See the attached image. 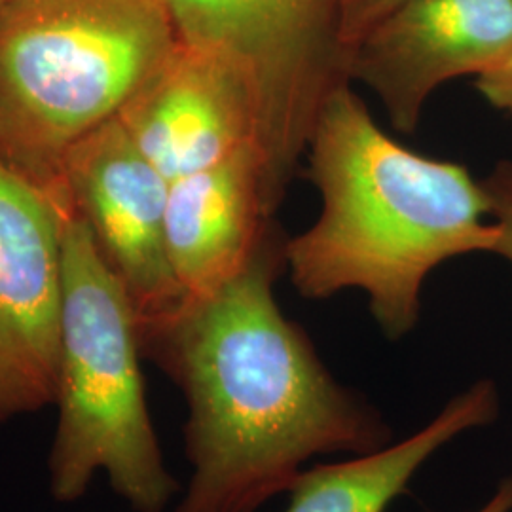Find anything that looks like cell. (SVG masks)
Segmentation results:
<instances>
[{
	"label": "cell",
	"mask_w": 512,
	"mask_h": 512,
	"mask_svg": "<svg viewBox=\"0 0 512 512\" xmlns=\"http://www.w3.org/2000/svg\"><path fill=\"white\" fill-rule=\"evenodd\" d=\"M476 90L494 109L512 118V54L492 71L478 76Z\"/></svg>",
	"instance_id": "obj_14"
},
{
	"label": "cell",
	"mask_w": 512,
	"mask_h": 512,
	"mask_svg": "<svg viewBox=\"0 0 512 512\" xmlns=\"http://www.w3.org/2000/svg\"><path fill=\"white\" fill-rule=\"evenodd\" d=\"M61 186L126 285L141 330L179 310L186 294L165 247L169 181L118 118L74 143L63 160Z\"/></svg>",
	"instance_id": "obj_7"
},
{
	"label": "cell",
	"mask_w": 512,
	"mask_h": 512,
	"mask_svg": "<svg viewBox=\"0 0 512 512\" xmlns=\"http://www.w3.org/2000/svg\"><path fill=\"white\" fill-rule=\"evenodd\" d=\"M511 54L512 0H410L349 50L346 71L382 101L393 129L414 133L437 88Z\"/></svg>",
	"instance_id": "obj_8"
},
{
	"label": "cell",
	"mask_w": 512,
	"mask_h": 512,
	"mask_svg": "<svg viewBox=\"0 0 512 512\" xmlns=\"http://www.w3.org/2000/svg\"><path fill=\"white\" fill-rule=\"evenodd\" d=\"M283 247L266 239L232 281L141 330L143 351L188 404L192 476L171 512H256L287 494L313 456L391 442L382 412L330 374L279 308Z\"/></svg>",
	"instance_id": "obj_1"
},
{
	"label": "cell",
	"mask_w": 512,
	"mask_h": 512,
	"mask_svg": "<svg viewBox=\"0 0 512 512\" xmlns=\"http://www.w3.org/2000/svg\"><path fill=\"white\" fill-rule=\"evenodd\" d=\"M306 152L321 213L283 247L300 296L361 291L380 330L401 340L418 325L435 268L494 253L497 228L480 181L461 164L397 143L349 82L330 92Z\"/></svg>",
	"instance_id": "obj_2"
},
{
	"label": "cell",
	"mask_w": 512,
	"mask_h": 512,
	"mask_svg": "<svg viewBox=\"0 0 512 512\" xmlns=\"http://www.w3.org/2000/svg\"><path fill=\"white\" fill-rule=\"evenodd\" d=\"M6 4V0H0V10H2V6Z\"/></svg>",
	"instance_id": "obj_16"
},
{
	"label": "cell",
	"mask_w": 512,
	"mask_h": 512,
	"mask_svg": "<svg viewBox=\"0 0 512 512\" xmlns=\"http://www.w3.org/2000/svg\"><path fill=\"white\" fill-rule=\"evenodd\" d=\"M484 194L488 198L490 219L497 228V245L494 255H499L512 264V162L503 160L495 165L488 177L482 181Z\"/></svg>",
	"instance_id": "obj_12"
},
{
	"label": "cell",
	"mask_w": 512,
	"mask_h": 512,
	"mask_svg": "<svg viewBox=\"0 0 512 512\" xmlns=\"http://www.w3.org/2000/svg\"><path fill=\"white\" fill-rule=\"evenodd\" d=\"M410 0H340L338 42L348 59L349 50L382 19ZM348 69V67H346ZM348 73V71H346Z\"/></svg>",
	"instance_id": "obj_13"
},
{
	"label": "cell",
	"mask_w": 512,
	"mask_h": 512,
	"mask_svg": "<svg viewBox=\"0 0 512 512\" xmlns=\"http://www.w3.org/2000/svg\"><path fill=\"white\" fill-rule=\"evenodd\" d=\"M175 44L164 0H6L0 160L63 198L67 152L116 118Z\"/></svg>",
	"instance_id": "obj_4"
},
{
	"label": "cell",
	"mask_w": 512,
	"mask_h": 512,
	"mask_svg": "<svg viewBox=\"0 0 512 512\" xmlns=\"http://www.w3.org/2000/svg\"><path fill=\"white\" fill-rule=\"evenodd\" d=\"M141 325L90 226L63 207V300L50 494L74 503L99 475L135 512H164L181 486L165 465L141 372Z\"/></svg>",
	"instance_id": "obj_3"
},
{
	"label": "cell",
	"mask_w": 512,
	"mask_h": 512,
	"mask_svg": "<svg viewBox=\"0 0 512 512\" xmlns=\"http://www.w3.org/2000/svg\"><path fill=\"white\" fill-rule=\"evenodd\" d=\"M67 200L0 160V425L54 404Z\"/></svg>",
	"instance_id": "obj_6"
},
{
	"label": "cell",
	"mask_w": 512,
	"mask_h": 512,
	"mask_svg": "<svg viewBox=\"0 0 512 512\" xmlns=\"http://www.w3.org/2000/svg\"><path fill=\"white\" fill-rule=\"evenodd\" d=\"M275 207L256 145L169 183L165 247L186 298L215 293L251 264L270 236Z\"/></svg>",
	"instance_id": "obj_10"
},
{
	"label": "cell",
	"mask_w": 512,
	"mask_h": 512,
	"mask_svg": "<svg viewBox=\"0 0 512 512\" xmlns=\"http://www.w3.org/2000/svg\"><path fill=\"white\" fill-rule=\"evenodd\" d=\"M476 512H512V476L501 480L494 495Z\"/></svg>",
	"instance_id": "obj_15"
},
{
	"label": "cell",
	"mask_w": 512,
	"mask_h": 512,
	"mask_svg": "<svg viewBox=\"0 0 512 512\" xmlns=\"http://www.w3.org/2000/svg\"><path fill=\"white\" fill-rule=\"evenodd\" d=\"M116 118L169 183L260 148L249 76L230 57L179 40Z\"/></svg>",
	"instance_id": "obj_9"
},
{
	"label": "cell",
	"mask_w": 512,
	"mask_h": 512,
	"mask_svg": "<svg viewBox=\"0 0 512 512\" xmlns=\"http://www.w3.org/2000/svg\"><path fill=\"white\" fill-rule=\"evenodd\" d=\"M499 391L480 380L444 404L420 431L348 461L315 465L294 480L285 512H385L442 446L499 416Z\"/></svg>",
	"instance_id": "obj_11"
},
{
	"label": "cell",
	"mask_w": 512,
	"mask_h": 512,
	"mask_svg": "<svg viewBox=\"0 0 512 512\" xmlns=\"http://www.w3.org/2000/svg\"><path fill=\"white\" fill-rule=\"evenodd\" d=\"M179 42L230 57L249 76L275 202L327 97L349 82L340 0H164ZM351 84V82H349Z\"/></svg>",
	"instance_id": "obj_5"
}]
</instances>
